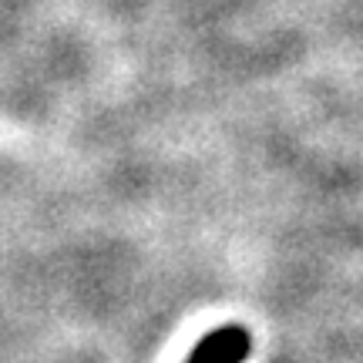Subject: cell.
<instances>
[{
	"mask_svg": "<svg viewBox=\"0 0 363 363\" xmlns=\"http://www.w3.org/2000/svg\"><path fill=\"white\" fill-rule=\"evenodd\" d=\"M249 350H252V337L246 326H219L195 343L185 363H242Z\"/></svg>",
	"mask_w": 363,
	"mask_h": 363,
	"instance_id": "cell-1",
	"label": "cell"
}]
</instances>
